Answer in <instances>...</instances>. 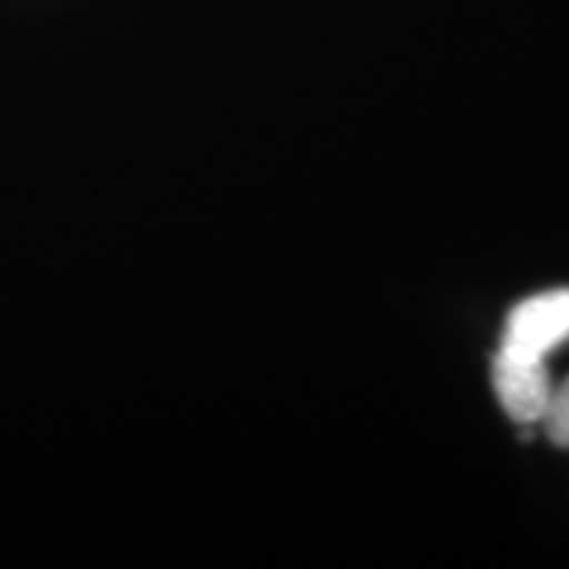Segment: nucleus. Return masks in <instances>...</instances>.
Wrapping results in <instances>:
<instances>
[{
  "instance_id": "f03ea898",
  "label": "nucleus",
  "mask_w": 569,
  "mask_h": 569,
  "mask_svg": "<svg viewBox=\"0 0 569 569\" xmlns=\"http://www.w3.org/2000/svg\"><path fill=\"white\" fill-rule=\"evenodd\" d=\"M496 396L507 415L519 425L540 422L551 401V377L546 359H525L498 351L493 359Z\"/></svg>"
},
{
  "instance_id": "f257e3e1",
  "label": "nucleus",
  "mask_w": 569,
  "mask_h": 569,
  "mask_svg": "<svg viewBox=\"0 0 569 569\" xmlns=\"http://www.w3.org/2000/svg\"><path fill=\"white\" fill-rule=\"evenodd\" d=\"M565 340H569V288L549 290L517 303L503 325L498 351L546 359V353Z\"/></svg>"
},
{
  "instance_id": "7ed1b4c3",
  "label": "nucleus",
  "mask_w": 569,
  "mask_h": 569,
  "mask_svg": "<svg viewBox=\"0 0 569 569\" xmlns=\"http://www.w3.org/2000/svg\"><path fill=\"white\" fill-rule=\"evenodd\" d=\"M540 422L546 425V436L553 446L569 448V377L559 388L551 390L549 409Z\"/></svg>"
}]
</instances>
